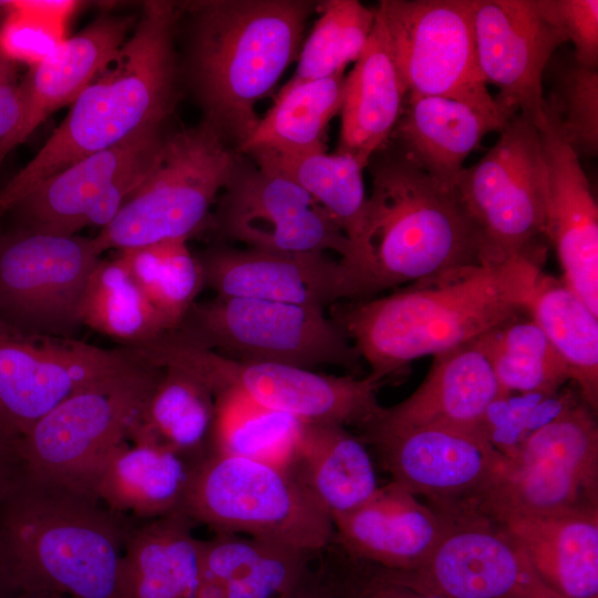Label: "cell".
Returning a JSON list of instances; mask_svg holds the SVG:
<instances>
[{"label":"cell","instance_id":"cell-1","mask_svg":"<svg viewBox=\"0 0 598 598\" xmlns=\"http://www.w3.org/2000/svg\"><path fill=\"white\" fill-rule=\"evenodd\" d=\"M540 274L539 262L515 256L384 297L339 301L329 316L381 383L419 358L472 342L526 312Z\"/></svg>","mask_w":598,"mask_h":598},{"label":"cell","instance_id":"cell-2","mask_svg":"<svg viewBox=\"0 0 598 598\" xmlns=\"http://www.w3.org/2000/svg\"><path fill=\"white\" fill-rule=\"evenodd\" d=\"M362 233L346 267L351 300L499 260L455 187L442 184L400 151L371 168Z\"/></svg>","mask_w":598,"mask_h":598},{"label":"cell","instance_id":"cell-3","mask_svg":"<svg viewBox=\"0 0 598 598\" xmlns=\"http://www.w3.org/2000/svg\"><path fill=\"white\" fill-rule=\"evenodd\" d=\"M134 519L22 467L0 494V564L21 594L121 598L120 565Z\"/></svg>","mask_w":598,"mask_h":598},{"label":"cell","instance_id":"cell-4","mask_svg":"<svg viewBox=\"0 0 598 598\" xmlns=\"http://www.w3.org/2000/svg\"><path fill=\"white\" fill-rule=\"evenodd\" d=\"M172 1H147L116 55L71 103L68 115L35 156L0 189V215L40 183L90 154L161 131L176 100Z\"/></svg>","mask_w":598,"mask_h":598},{"label":"cell","instance_id":"cell-5","mask_svg":"<svg viewBox=\"0 0 598 598\" xmlns=\"http://www.w3.org/2000/svg\"><path fill=\"white\" fill-rule=\"evenodd\" d=\"M307 0H202L179 4L190 19L188 75L204 120L239 147L259 122L257 102L298 55Z\"/></svg>","mask_w":598,"mask_h":598},{"label":"cell","instance_id":"cell-6","mask_svg":"<svg viewBox=\"0 0 598 598\" xmlns=\"http://www.w3.org/2000/svg\"><path fill=\"white\" fill-rule=\"evenodd\" d=\"M238 155L205 120L163 137L141 185L93 237L96 251L187 239L207 219L240 162Z\"/></svg>","mask_w":598,"mask_h":598},{"label":"cell","instance_id":"cell-7","mask_svg":"<svg viewBox=\"0 0 598 598\" xmlns=\"http://www.w3.org/2000/svg\"><path fill=\"white\" fill-rule=\"evenodd\" d=\"M182 512L215 534H238L319 554L333 542L331 517L289 473L212 453L192 467Z\"/></svg>","mask_w":598,"mask_h":598},{"label":"cell","instance_id":"cell-8","mask_svg":"<svg viewBox=\"0 0 598 598\" xmlns=\"http://www.w3.org/2000/svg\"><path fill=\"white\" fill-rule=\"evenodd\" d=\"M194 347L243 362L313 370L336 365L360 373L362 359L326 309L215 296L196 301L169 331Z\"/></svg>","mask_w":598,"mask_h":598},{"label":"cell","instance_id":"cell-9","mask_svg":"<svg viewBox=\"0 0 598 598\" xmlns=\"http://www.w3.org/2000/svg\"><path fill=\"white\" fill-rule=\"evenodd\" d=\"M134 350L154 365L192 373L214 394L235 392L305 423H337L360 430L382 408L377 399L381 383L370 375H331L288 364L235 361L186 343L172 332Z\"/></svg>","mask_w":598,"mask_h":598},{"label":"cell","instance_id":"cell-10","mask_svg":"<svg viewBox=\"0 0 598 598\" xmlns=\"http://www.w3.org/2000/svg\"><path fill=\"white\" fill-rule=\"evenodd\" d=\"M140 358L132 370L66 398L21 435L24 470L91 495L96 472L128 440L162 372Z\"/></svg>","mask_w":598,"mask_h":598},{"label":"cell","instance_id":"cell-11","mask_svg":"<svg viewBox=\"0 0 598 598\" xmlns=\"http://www.w3.org/2000/svg\"><path fill=\"white\" fill-rule=\"evenodd\" d=\"M488 517L546 516L598 506V426L571 402L532 432L489 488L472 504Z\"/></svg>","mask_w":598,"mask_h":598},{"label":"cell","instance_id":"cell-12","mask_svg":"<svg viewBox=\"0 0 598 598\" xmlns=\"http://www.w3.org/2000/svg\"><path fill=\"white\" fill-rule=\"evenodd\" d=\"M496 144L464 168L456 192L499 260L545 255L547 172L538 127L517 113Z\"/></svg>","mask_w":598,"mask_h":598},{"label":"cell","instance_id":"cell-13","mask_svg":"<svg viewBox=\"0 0 598 598\" xmlns=\"http://www.w3.org/2000/svg\"><path fill=\"white\" fill-rule=\"evenodd\" d=\"M93 238L19 227L0 236V322L50 337L72 338L80 305L100 259Z\"/></svg>","mask_w":598,"mask_h":598},{"label":"cell","instance_id":"cell-14","mask_svg":"<svg viewBox=\"0 0 598 598\" xmlns=\"http://www.w3.org/2000/svg\"><path fill=\"white\" fill-rule=\"evenodd\" d=\"M446 520L430 557L390 579L446 598H563L537 575L519 545L471 505L434 507Z\"/></svg>","mask_w":598,"mask_h":598},{"label":"cell","instance_id":"cell-15","mask_svg":"<svg viewBox=\"0 0 598 598\" xmlns=\"http://www.w3.org/2000/svg\"><path fill=\"white\" fill-rule=\"evenodd\" d=\"M140 362L125 347L107 350L0 322V424L21 436L66 398Z\"/></svg>","mask_w":598,"mask_h":598},{"label":"cell","instance_id":"cell-16","mask_svg":"<svg viewBox=\"0 0 598 598\" xmlns=\"http://www.w3.org/2000/svg\"><path fill=\"white\" fill-rule=\"evenodd\" d=\"M406 95H488L476 59L473 0H382L375 8Z\"/></svg>","mask_w":598,"mask_h":598},{"label":"cell","instance_id":"cell-17","mask_svg":"<svg viewBox=\"0 0 598 598\" xmlns=\"http://www.w3.org/2000/svg\"><path fill=\"white\" fill-rule=\"evenodd\" d=\"M216 231L247 248L276 252L334 251L347 260L348 237L302 187L288 177L238 163L223 190Z\"/></svg>","mask_w":598,"mask_h":598},{"label":"cell","instance_id":"cell-18","mask_svg":"<svg viewBox=\"0 0 598 598\" xmlns=\"http://www.w3.org/2000/svg\"><path fill=\"white\" fill-rule=\"evenodd\" d=\"M392 482L443 507L475 503L495 482L505 456L482 432L419 426L363 433Z\"/></svg>","mask_w":598,"mask_h":598},{"label":"cell","instance_id":"cell-19","mask_svg":"<svg viewBox=\"0 0 598 598\" xmlns=\"http://www.w3.org/2000/svg\"><path fill=\"white\" fill-rule=\"evenodd\" d=\"M476 59L484 82L498 87L496 102L538 128L546 116L543 76L564 32L536 0H473Z\"/></svg>","mask_w":598,"mask_h":598},{"label":"cell","instance_id":"cell-20","mask_svg":"<svg viewBox=\"0 0 598 598\" xmlns=\"http://www.w3.org/2000/svg\"><path fill=\"white\" fill-rule=\"evenodd\" d=\"M216 296L326 309L351 300L346 267L326 252H276L216 246L197 255Z\"/></svg>","mask_w":598,"mask_h":598},{"label":"cell","instance_id":"cell-21","mask_svg":"<svg viewBox=\"0 0 598 598\" xmlns=\"http://www.w3.org/2000/svg\"><path fill=\"white\" fill-rule=\"evenodd\" d=\"M538 130L547 172L546 238L557 252L563 281L598 316L597 204L548 100Z\"/></svg>","mask_w":598,"mask_h":598},{"label":"cell","instance_id":"cell-22","mask_svg":"<svg viewBox=\"0 0 598 598\" xmlns=\"http://www.w3.org/2000/svg\"><path fill=\"white\" fill-rule=\"evenodd\" d=\"M515 115L491 94L480 97L406 95L391 138L420 168L442 184L455 187L467 156L486 134L501 132Z\"/></svg>","mask_w":598,"mask_h":598},{"label":"cell","instance_id":"cell-23","mask_svg":"<svg viewBox=\"0 0 598 598\" xmlns=\"http://www.w3.org/2000/svg\"><path fill=\"white\" fill-rule=\"evenodd\" d=\"M433 358L419 388L404 401L382 406L378 415L360 429L362 434L419 426L484 433L485 414L503 394L478 339Z\"/></svg>","mask_w":598,"mask_h":598},{"label":"cell","instance_id":"cell-24","mask_svg":"<svg viewBox=\"0 0 598 598\" xmlns=\"http://www.w3.org/2000/svg\"><path fill=\"white\" fill-rule=\"evenodd\" d=\"M342 553L391 571H411L430 557L446 520L433 506L391 482L365 503L331 518Z\"/></svg>","mask_w":598,"mask_h":598},{"label":"cell","instance_id":"cell-25","mask_svg":"<svg viewBox=\"0 0 598 598\" xmlns=\"http://www.w3.org/2000/svg\"><path fill=\"white\" fill-rule=\"evenodd\" d=\"M163 137L161 131H150L84 156L44 179L11 210L23 227L75 235L86 227L102 195L121 175L150 157Z\"/></svg>","mask_w":598,"mask_h":598},{"label":"cell","instance_id":"cell-26","mask_svg":"<svg viewBox=\"0 0 598 598\" xmlns=\"http://www.w3.org/2000/svg\"><path fill=\"white\" fill-rule=\"evenodd\" d=\"M132 25V17L101 16L30 68L21 81L22 121L6 146L4 157L49 115L71 105L116 55Z\"/></svg>","mask_w":598,"mask_h":598},{"label":"cell","instance_id":"cell-27","mask_svg":"<svg viewBox=\"0 0 598 598\" xmlns=\"http://www.w3.org/2000/svg\"><path fill=\"white\" fill-rule=\"evenodd\" d=\"M492 519L519 545L539 578L556 594L598 598V506Z\"/></svg>","mask_w":598,"mask_h":598},{"label":"cell","instance_id":"cell-28","mask_svg":"<svg viewBox=\"0 0 598 598\" xmlns=\"http://www.w3.org/2000/svg\"><path fill=\"white\" fill-rule=\"evenodd\" d=\"M184 512L134 519L120 565L121 598H196L202 540Z\"/></svg>","mask_w":598,"mask_h":598},{"label":"cell","instance_id":"cell-29","mask_svg":"<svg viewBox=\"0 0 598 598\" xmlns=\"http://www.w3.org/2000/svg\"><path fill=\"white\" fill-rule=\"evenodd\" d=\"M405 99L385 29L375 12L368 42L346 76L337 152L352 155L363 167L369 165L389 144Z\"/></svg>","mask_w":598,"mask_h":598},{"label":"cell","instance_id":"cell-30","mask_svg":"<svg viewBox=\"0 0 598 598\" xmlns=\"http://www.w3.org/2000/svg\"><path fill=\"white\" fill-rule=\"evenodd\" d=\"M192 467L162 445L126 440L102 463L90 493L114 513L157 518L182 511Z\"/></svg>","mask_w":598,"mask_h":598},{"label":"cell","instance_id":"cell-31","mask_svg":"<svg viewBox=\"0 0 598 598\" xmlns=\"http://www.w3.org/2000/svg\"><path fill=\"white\" fill-rule=\"evenodd\" d=\"M318 554L238 534L202 540L196 598H277Z\"/></svg>","mask_w":598,"mask_h":598},{"label":"cell","instance_id":"cell-32","mask_svg":"<svg viewBox=\"0 0 598 598\" xmlns=\"http://www.w3.org/2000/svg\"><path fill=\"white\" fill-rule=\"evenodd\" d=\"M289 473L331 518L362 505L380 487L364 441L337 423L303 424Z\"/></svg>","mask_w":598,"mask_h":598},{"label":"cell","instance_id":"cell-33","mask_svg":"<svg viewBox=\"0 0 598 598\" xmlns=\"http://www.w3.org/2000/svg\"><path fill=\"white\" fill-rule=\"evenodd\" d=\"M161 368L128 440L162 445L194 466L213 452L215 395L192 373Z\"/></svg>","mask_w":598,"mask_h":598},{"label":"cell","instance_id":"cell-34","mask_svg":"<svg viewBox=\"0 0 598 598\" xmlns=\"http://www.w3.org/2000/svg\"><path fill=\"white\" fill-rule=\"evenodd\" d=\"M344 74L283 85L274 106L259 120L239 154H298L326 151L327 127L340 113Z\"/></svg>","mask_w":598,"mask_h":598},{"label":"cell","instance_id":"cell-35","mask_svg":"<svg viewBox=\"0 0 598 598\" xmlns=\"http://www.w3.org/2000/svg\"><path fill=\"white\" fill-rule=\"evenodd\" d=\"M526 313L544 332L576 382L584 402L598 408V316L563 281L539 275Z\"/></svg>","mask_w":598,"mask_h":598},{"label":"cell","instance_id":"cell-36","mask_svg":"<svg viewBox=\"0 0 598 598\" xmlns=\"http://www.w3.org/2000/svg\"><path fill=\"white\" fill-rule=\"evenodd\" d=\"M248 156L260 169L288 177L302 187L334 219L353 250L362 233L368 202L364 167L355 157L326 151L298 154L260 152Z\"/></svg>","mask_w":598,"mask_h":598},{"label":"cell","instance_id":"cell-37","mask_svg":"<svg viewBox=\"0 0 598 598\" xmlns=\"http://www.w3.org/2000/svg\"><path fill=\"white\" fill-rule=\"evenodd\" d=\"M214 395L216 417L212 453L243 457L290 472L299 453L305 422L235 392Z\"/></svg>","mask_w":598,"mask_h":598},{"label":"cell","instance_id":"cell-38","mask_svg":"<svg viewBox=\"0 0 598 598\" xmlns=\"http://www.w3.org/2000/svg\"><path fill=\"white\" fill-rule=\"evenodd\" d=\"M82 326L122 347L148 343L169 328L118 257L99 259L87 278L80 305Z\"/></svg>","mask_w":598,"mask_h":598},{"label":"cell","instance_id":"cell-39","mask_svg":"<svg viewBox=\"0 0 598 598\" xmlns=\"http://www.w3.org/2000/svg\"><path fill=\"white\" fill-rule=\"evenodd\" d=\"M478 341L503 395H553L569 380L564 361L530 318L516 316Z\"/></svg>","mask_w":598,"mask_h":598},{"label":"cell","instance_id":"cell-40","mask_svg":"<svg viewBox=\"0 0 598 598\" xmlns=\"http://www.w3.org/2000/svg\"><path fill=\"white\" fill-rule=\"evenodd\" d=\"M127 271L164 319L175 330L205 288L197 255L186 238H172L120 250Z\"/></svg>","mask_w":598,"mask_h":598},{"label":"cell","instance_id":"cell-41","mask_svg":"<svg viewBox=\"0 0 598 598\" xmlns=\"http://www.w3.org/2000/svg\"><path fill=\"white\" fill-rule=\"evenodd\" d=\"M317 10L320 17L286 85L343 74L346 66L362 53L375 22V8L357 0L321 1Z\"/></svg>","mask_w":598,"mask_h":598},{"label":"cell","instance_id":"cell-42","mask_svg":"<svg viewBox=\"0 0 598 598\" xmlns=\"http://www.w3.org/2000/svg\"><path fill=\"white\" fill-rule=\"evenodd\" d=\"M79 2L69 0L0 1V52L33 66L64 40L65 23Z\"/></svg>","mask_w":598,"mask_h":598},{"label":"cell","instance_id":"cell-43","mask_svg":"<svg viewBox=\"0 0 598 598\" xmlns=\"http://www.w3.org/2000/svg\"><path fill=\"white\" fill-rule=\"evenodd\" d=\"M563 134L577 155L596 156L598 151V68L575 59L556 71L549 96Z\"/></svg>","mask_w":598,"mask_h":598},{"label":"cell","instance_id":"cell-44","mask_svg":"<svg viewBox=\"0 0 598 598\" xmlns=\"http://www.w3.org/2000/svg\"><path fill=\"white\" fill-rule=\"evenodd\" d=\"M540 11L571 41L574 59L598 68V1L536 0Z\"/></svg>","mask_w":598,"mask_h":598},{"label":"cell","instance_id":"cell-45","mask_svg":"<svg viewBox=\"0 0 598 598\" xmlns=\"http://www.w3.org/2000/svg\"><path fill=\"white\" fill-rule=\"evenodd\" d=\"M340 557L336 561L347 598H446L394 581L379 567L346 554Z\"/></svg>","mask_w":598,"mask_h":598},{"label":"cell","instance_id":"cell-46","mask_svg":"<svg viewBox=\"0 0 598 598\" xmlns=\"http://www.w3.org/2000/svg\"><path fill=\"white\" fill-rule=\"evenodd\" d=\"M23 116L21 82L16 63L0 52V164L4 150L20 126Z\"/></svg>","mask_w":598,"mask_h":598},{"label":"cell","instance_id":"cell-47","mask_svg":"<svg viewBox=\"0 0 598 598\" xmlns=\"http://www.w3.org/2000/svg\"><path fill=\"white\" fill-rule=\"evenodd\" d=\"M277 598H347L341 584L337 563L319 566L313 561L299 580Z\"/></svg>","mask_w":598,"mask_h":598},{"label":"cell","instance_id":"cell-48","mask_svg":"<svg viewBox=\"0 0 598 598\" xmlns=\"http://www.w3.org/2000/svg\"><path fill=\"white\" fill-rule=\"evenodd\" d=\"M20 436L0 424V494L21 472Z\"/></svg>","mask_w":598,"mask_h":598},{"label":"cell","instance_id":"cell-49","mask_svg":"<svg viewBox=\"0 0 598 598\" xmlns=\"http://www.w3.org/2000/svg\"><path fill=\"white\" fill-rule=\"evenodd\" d=\"M21 592L0 564V598H17Z\"/></svg>","mask_w":598,"mask_h":598},{"label":"cell","instance_id":"cell-50","mask_svg":"<svg viewBox=\"0 0 598 598\" xmlns=\"http://www.w3.org/2000/svg\"><path fill=\"white\" fill-rule=\"evenodd\" d=\"M17 598H68V597L58 592H29V594H20Z\"/></svg>","mask_w":598,"mask_h":598}]
</instances>
